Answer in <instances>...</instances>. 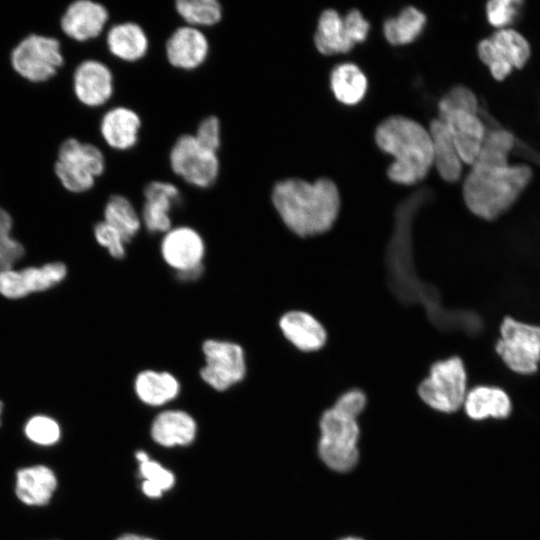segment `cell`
Instances as JSON below:
<instances>
[{
	"label": "cell",
	"instance_id": "6da1fadb",
	"mask_svg": "<svg viewBox=\"0 0 540 540\" xmlns=\"http://www.w3.org/2000/svg\"><path fill=\"white\" fill-rule=\"evenodd\" d=\"M513 134L496 129L486 134L480 152L463 183L467 208L484 220H495L509 210L533 177L526 164H510Z\"/></svg>",
	"mask_w": 540,
	"mask_h": 540
},
{
	"label": "cell",
	"instance_id": "7a4b0ae2",
	"mask_svg": "<svg viewBox=\"0 0 540 540\" xmlns=\"http://www.w3.org/2000/svg\"><path fill=\"white\" fill-rule=\"evenodd\" d=\"M271 199L285 226L303 238L330 230L340 209L338 188L328 178L312 183L300 178L281 180L273 186Z\"/></svg>",
	"mask_w": 540,
	"mask_h": 540
},
{
	"label": "cell",
	"instance_id": "3957f363",
	"mask_svg": "<svg viewBox=\"0 0 540 540\" xmlns=\"http://www.w3.org/2000/svg\"><path fill=\"white\" fill-rule=\"evenodd\" d=\"M378 147L394 162L387 175L395 183L412 185L423 180L433 165L432 142L428 129L402 115L383 120L376 128Z\"/></svg>",
	"mask_w": 540,
	"mask_h": 540
},
{
	"label": "cell",
	"instance_id": "277c9868",
	"mask_svg": "<svg viewBox=\"0 0 540 540\" xmlns=\"http://www.w3.org/2000/svg\"><path fill=\"white\" fill-rule=\"evenodd\" d=\"M105 168L106 159L99 147L68 138L58 148L54 172L67 191L84 193L94 187Z\"/></svg>",
	"mask_w": 540,
	"mask_h": 540
},
{
	"label": "cell",
	"instance_id": "5b68a950",
	"mask_svg": "<svg viewBox=\"0 0 540 540\" xmlns=\"http://www.w3.org/2000/svg\"><path fill=\"white\" fill-rule=\"evenodd\" d=\"M467 392L466 368L457 356L435 362L418 386L421 400L443 413H453L463 407Z\"/></svg>",
	"mask_w": 540,
	"mask_h": 540
},
{
	"label": "cell",
	"instance_id": "8992f818",
	"mask_svg": "<svg viewBox=\"0 0 540 540\" xmlns=\"http://www.w3.org/2000/svg\"><path fill=\"white\" fill-rule=\"evenodd\" d=\"M63 63L59 40L38 33L23 37L10 53L13 70L31 83L47 82L57 74Z\"/></svg>",
	"mask_w": 540,
	"mask_h": 540
},
{
	"label": "cell",
	"instance_id": "52a82bcc",
	"mask_svg": "<svg viewBox=\"0 0 540 540\" xmlns=\"http://www.w3.org/2000/svg\"><path fill=\"white\" fill-rule=\"evenodd\" d=\"M496 353L520 375L534 374L540 363V326L505 316L499 327Z\"/></svg>",
	"mask_w": 540,
	"mask_h": 540
},
{
	"label": "cell",
	"instance_id": "ba28073f",
	"mask_svg": "<svg viewBox=\"0 0 540 540\" xmlns=\"http://www.w3.org/2000/svg\"><path fill=\"white\" fill-rule=\"evenodd\" d=\"M169 165L184 182L200 189L214 185L220 173L217 152L203 147L193 134L176 139L169 152Z\"/></svg>",
	"mask_w": 540,
	"mask_h": 540
},
{
	"label": "cell",
	"instance_id": "9c48e42d",
	"mask_svg": "<svg viewBox=\"0 0 540 540\" xmlns=\"http://www.w3.org/2000/svg\"><path fill=\"white\" fill-rule=\"evenodd\" d=\"M204 365L201 379L216 391H225L240 383L247 374L243 347L233 341L207 339L202 344Z\"/></svg>",
	"mask_w": 540,
	"mask_h": 540
},
{
	"label": "cell",
	"instance_id": "30bf717a",
	"mask_svg": "<svg viewBox=\"0 0 540 540\" xmlns=\"http://www.w3.org/2000/svg\"><path fill=\"white\" fill-rule=\"evenodd\" d=\"M480 60L497 81L504 80L513 69H522L531 56V47L520 32L512 28L498 29L477 46Z\"/></svg>",
	"mask_w": 540,
	"mask_h": 540
},
{
	"label": "cell",
	"instance_id": "8fae6325",
	"mask_svg": "<svg viewBox=\"0 0 540 540\" xmlns=\"http://www.w3.org/2000/svg\"><path fill=\"white\" fill-rule=\"evenodd\" d=\"M438 111V118L447 127L462 163L472 165L486 137L479 112L439 104Z\"/></svg>",
	"mask_w": 540,
	"mask_h": 540
},
{
	"label": "cell",
	"instance_id": "7c38bea8",
	"mask_svg": "<svg viewBox=\"0 0 540 540\" xmlns=\"http://www.w3.org/2000/svg\"><path fill=\"white\" fill-rule=\"evenodd\" d=\"M205 252L203 237L187 225L172 226L163 234L160 243L163 261L176 274L203 267Z\"/></svg>",
	"mask_w": 540,
	"mask_h": 540
},
{
	"label": "cell",
	"instance_id": "4fadbf2b",
	"mask_svg": "<svg viewBox=\"0 0 540 540\" xmlns=\"http://www.w3.org/2000/svg\"><path fill=\"white\" fill-rule=\"evenodd\" d=\"M72 87L81 104L89 108L101 107L114 94V75L106 63L98 59H85L74 69Z\"/></svg>",
	"mask_w": 540,
	"mask_h": 540
},
{
	"label": "cell",
	"instance_id": "5bb4252c",
	"mask_svg": "<svg viewBox=\"0 0 540 540\" xmlns=\"http://www.w3.org/2000/svg\"><path fill=\"white\" fill-rule=\"evenodd\" d=\"M143 196L142 225L150 233L163 235L172 228L171 212L181 200L179 188L172 182L153 180L145 185Z\"/></svg>",
	"mask_w": 540,
	"mask_h": 540
},
{
	"label": "cell",
	"instance_id": "9a60e30c",
	"mask_svg": "<svg viewBox=\"0 0 540 540\" xmlns=\"http://www.w3.org/2000/svg\"><path fill=\"white\" fill-rule=\"evenodd\" d=\"M109 20L107 8L96 1L76 0L70 3L60 18L62 32L77 42L99 37Z\"/></svg>",
	"mask_w": 540,
	"mask_h": 540
},
{
	"label": "cell",
	"instance_id": "2e32d148",
	"mask_svg": "<svg viewBox=\"0 0 540 540\" xmlns=\"http://www.w3.org/2000/svg\"><path fill=\"white\" fill-rule=\"evenodd\" d=\"M210 44L205 33L198 28L177 27L165 42V56L169 64L180 70L192 71L205 63Z\"/></svg>",
	"mask_w": 540,
	"mask_h": 540
},
{
	"label": "cell",
	"instance_id": "e0dca14e",
	"mask_svg": "<svg viewBox=\"0 0 540 540\" xmlns=\"http://www.w3.org/2000/svg\"><path fill=\"white\" fill-rule=\"evenodd\" d=\"M142 120L140 115L127 106H115L101 117L99 131L108 147L117 151H127L139 141Z\"/></svg>",
	"mask_w": 540,
	"mask_h": 540
},
{
	"label": "cell",
	"instance_id": "ac0fdd59",
	"mask_svg": "<svg viewBox=\"0 0 540 540\" xmlns=\"http://www.w3.org/2000/svg\"><path fill=\"white\" fill-rule=\"evenodd\" d=\"M278 325L284 338L302 352L318 351L326 344V329L306 311H287L279 318Z\"/></svg>",
	"mask_w": 540,
	"mask_h": 540
},
{
	"label": "cell",
	"instance_id": "d6986e66",
	"mask_svg": "<svg viewBox=\"0 0 540 540\" xmlns=\"http://www.w3.org/2000/svg\"><path fill=\"white\" fill-rule=\"evenodd\" d=\"M105 42L109 53L116 59L135 63L149 50V38L144 28L133 21L115 23L106 31Z\"/></svg>",
	"mask_w": 540,
	"mask_h": 540
},
{
	"label": "cell",
	"instance_id": "ffe728a7",
	"mask_svg": "<svg viewBox=\"0 0 540 540\" xmlns=\"http://www.w3.org/2000/svg\"><path fill=\"white\" fill-rule=\"evenodd\" d=\"M463 407L472 420L505 419L511 414L512 401L500 387L478 385L468 390Z\"/></svg>",
	"mask_w": 540,
	"mask_h": 540
},
{
	"label": "cell",
	"instance_id": "44dd1931",
	"mask_svg": "<svg viewBox=\"0 0 540 540\" xmlns=\"http://www.w3.org/2000/svg\"><path fill=\"white\" fill-rule=\"evenodd\" d=\"M133 387L138 399L148 406H163L180 393L177 377L169 371L144 369L135 376Z\"/></svg>",
	"mask_w": 540,
	"mask_h": 540
},
{
	"label": "cell",
	"instance_id": "7402d4cb",
	"mask_svg": "<svg viewBox=\"0 0 540 540\" xmlns=\"http://www.w3.org/2000/svg\"><path fill=\"white\" fill-rule=\"evenodd\" d=\"M428 131L433 165L439 176L447 182L458 181L462 174V161L447 127L439 118H435L431 120Z\"/></svg>",
	"mask_w": 540,
	"mask_h": 540
},
{
	"label": "cell",
	"instance_id": "603a6c76",
	"mask_svg": "<svg viewBox=\"0 0 540 540\" xmlns=\"http://www.w3.org/2000/svg\"><path fill=\"white\" fill-rule=\"evenodd\" d=\"M196 434L194 418L182 410H165L152 422L151 436L160 445L171 447L191 443Z\"/></svg>",
	"mask_w": 540,
	"mask_h": 540
},
{
	"label": "cell",
	"instance_id": "cb8c5ba5",
	"mask_svg": "<svg viewBox=\"0 0 540 540\" xmlns=\"http://www.w3.org/2000/svg\"><path fill=\"white\" fill-rule=\"evenodd\" d=\"M57 486V480L48 467L37 465L17 472L16 494L27 505H45Z\"/></svg>",
	"mask_w": 540,
	"mask_h": 540
},
{
	"label": "cell",
	"instance_id": "d4e9b609",
	"mask_svg": "<svg viewBox=\"0 0 540 540\" xmlns=\"http://www.w3.org/2000/svg\"><path fill=\"white\" fill-rule=\"evenodd\" d=\"M314 44L324 55L346 53L355 45L344 18L334 9H326L321 13L314 35Z\"/></svg>",
	"mask_w": 540,
	"mask_h": 540
},
{
	"label": "cell",
	"instance_id": "484cf974",
	"mask_svg": "<svg viewBox=\"0 0 540 540\" xmlns=\"http://www.w3.org/2000/svg\"><path fill=\"white\" fill-rule=\"evenodd\" d=\"M320 441L345 447H357L360 428L357 418L343 413L334 406L320 418Z\"/></svg>",
	"mask_w": 540,
	"mask_h": 540
},
{
	"label": "cell",
	"instance_id": "4316f807",
	"mask_svg": "<svg viewBox=\"0 0 540 540\" xmlns=\"http://www.w3.org/2000/svg\"><path fill=\"white\" fill-rule=\"evenodd\" d=\"M330 85L339 102L345 105H355L364 98L368 81L360 67L347 62L337 65L332 70Z\"/></svg>",
	"mask_w": 540,
	"mask_h": 540
},
{
	"label": "cell",
	"instance_id": "83f0119b",
	"mask_svg": "<svg viewBox=\"0 0 540 540\" xmlns=\"http://www.w3.org/2000/svg\"><path fill=\"white\" fill-rule=\"evenodd\" d=\"M103 214V221L117 230L127 243L143 226L140 213L131 200L121 194H114L107 200Z\"/></svg>",
	"mask_w": 540,
	"mask_h": 540
},
{
	"label": "cell",
	"instance_id": "f1b7e54d",
	"mask_svg": "<svg viewBox=\"0 0 540 540\" xmlns=\"http://www.w3.org/2000/svg\"><path fill=\"white\" fill-rule=\"evenodd\" d=\"M425 23V14L413 6H408L398 16L385 20L384 36L393 45L409 44L421 34Z\"/></svg>",
	"mask_w": 540,
	"mask_h": 540
},
{
	"label": "cell",
	"instance_id": "f546056e",
	"mask_svg": "<svg viewBox=\"0 0 540 540\" xmlns=\"http://www.w3.org/2000/svg\"><path fill=\"white\" fill-rule=\"evenodd\" d=\"M175 10L185 25L201 30L217 25L223 17V7L217 0H177Z\"/></svg>",
	"mask_w": 540,
	"mask_h": 540
},
{
	"label": "cell",
	"instance_id": "4dcf8cb0",
	"mask_svg": "<svg viewBox=\"0 0 540 540\" xmlns=\"http://www.w3.org/2000/svg\"><path fill=\"white\" fill-rule=\"evenodd\" d=\"M19 273L23 288L28 295L48 290L60 283L66 277L67 268L61 262H52L42 267H27Z\"/></svg>",
	"mask_w": 540,
	"mask_h": 540
},
{
	"label": "cell",
	"instance_id": "1f68e13d",
	"mask_svg": "<svg viewBox=\"0 0 540 540\" xmlns=\"http://www.w3.org/2000/svg\"><path fill=\"white\" fill-rule=\"evenodd\" d=\"M140 462V474L143 477L142 491L148 497H160L174 484V475L162 465L151 461L144 451L136 454Z\"/></svg>",
	"mask_w": 540,
	"mask_h": 540
},
{
	"label": "cell",
	"instance_id": "d6a6232c",
	"mask_svg": "<svg viewBox=\"0 0 540 540\" xmlns=\"http://www.w3.org/2000/svg\"><path fill=\"white\" fill-rule=\"evenodd\" d=\"M318 452L326 466L336 472H348L359 460L358 447H344L319 441Z\"/></svg>",
	"mask_w": 540,
	"mask_h": 540
},
{
	"label": "cell",
	"instance_id": "836d02e7",
	"mask_svg": "<svg viewBox=\"0 0 540 540\" xmlns=\"http://www.w3.org/2000/svg\"><path fill=\"white\" fill-rule=\"evenodd\" d=\"M26 436L40 445H52L60 437V429L55 420L50 417L37 415L32 417L25 426Z\"/></svg>",
	"mask_w": 540,
	"mask_h": 540
},
{
	"label": "cell",
	"instance_id": "e575fe53",
	"mask_svg": "<svg viewBox=\"0 0 540 540\" xmlns=\"http://www.w3.org/2000/svg\"><path fill=\"white\" fill-rule=\"evenodd\" d=\"M93 234L97 243L104 247L109 255L115 259H122L126 255L127 242L121 234L105 221L94 225Z\"/></svg>",
	"mask_w": 540,
	"mask_h": 540
},
{
	"label": "cell",
	"instance_id": "d590c367",
	"mask_svg": "<svg viewBox=\"0 0 540 540\" xmlns=\"http://www.w3.org/2000/svg\"><path fill=\"white\" fill-rule=\"evenodd\" d=\"M196 140L205 148L218 152L221 146V122L215 115L203 118L193 134Z\"/></svg>",
	"mask_w": 540,
	"mask_h": 540
},
{
	"label": "cell",
	"instance_id": "8d00e7d4",
	"mask_svg": "<svg viewBox=\"0 0 540 540\" xmlns=\"http://www.w3.org/2000/svg\"><path fill=\"white\" fill-rule=\"evenodd\" d=\"M519 1L492 0L486 4L488 22L498 29L508 26L516 15V5Z\"/></svg>",
	"mask_w": 540,
	"mask_h": 540
},
{
	"label": "cell",
	"instance_id": "74e56055",
	"mask_svg": "<svg viewBox=\"0 0 540 540\" xmlns=\"http://www.w3.org/2000/svg\"><path fill=\"white\" fill-rule=\"evenodd\" d=\"M439 105L479 112L478 99L473 91L465 86L451 88L439 101Z\"/></svg>",
	"mask_w": 540,
	"mask_h": 540
},
{
	"label": "cell",
	"instance_id": "f35d334b",
	"mask_svg": "<svg viewBox=\"0 0 540 540\" xmlns=\"http://www.w3.org/2000/svg\"><path fill=\"white\" fill-rule=\"evenodd\" d=\"M366 395L360 389H351L343 393L333 405L338 410L357 418L365 409Z\"/></svg>",
	"mask_w": 540,
	"mask_h": 540
},
{
	"label": "cell",
	"instance_id": "ab89813d",
	"mask_svg": "<svg viewBox=\"0 0 540 540\" xmlns=\"http://www.w3.org/2000/svg\"><path fill=\"white\" fill-rule=\"evenodd\" d=\"M24 247L10 235L0 238V273L12 269L13 264L22 258Z\"/></svg>",
	"mask_w": 540,
	"mask_h": 540
},
{
	"label": "cell",
	"instance_id": "60d3db41",
	"mask_svg": "<svg viewBox=\"0 0 540 540\" xmlns=\"http://www.w3.org/2000/svg\"><path fill=\"white\" fill-rule=\"evenodd\" d=\"M0 294L8 299H19L27 296L19 271L9 269L0 273Z\"/></svg>",
	"mask_w": 540,
	"mask_h": 540
},
{
	"label": "cell",
	"instance_id": "b9f144b4",
	"mask_svg": "<svg viewBox=\"0 0 540 540\" xmlns=\"http://www.w3.org/2000/svg\"><path fill=\"white\" fill-rule=\"evenodd\" d=\"M343 18L350 37L355 44L366 40L370 24L359 10L352 9Z\"/></svg>",
	"mask_w": 540,
	"mask_h": 540
},
{
	"label": "cell",
	"instance_id": "7bdbcfd3",
	"mask_svg": "<svg viewBox=\"0 0 540 540\" xmlns=\"http://www.w3.org/2000/svg\"><path fill=\"white\" fill-rule=\"evenodd\" d=\"M13 220L11 215L4 208L0 207V238L10 235Z\"/></svg>",
	"mask_w": 540,
	"mask_h": 540
},
{
	"label": "cell",
	"instance_id": "ee69618b",
	"mask_svg": "<svg viewBox=\"0 0 540 540\" xmlns=\"http://www.w3.org/2000/svg\"><path fill=\"white\" fill-rule=\"evenodd\" d=\"M117 540H154V539L149 538V537L135 535V534H126L119 537Z\"/></svg>",
	"mask_w": 540,
	"mask_h": 540
},
{
	"label": "cell",
	"instance_id": "f6af8a7d",
	"mask_svg": "<svg viewBox=\"0 0 540 540\" xmlns=\"http://www.w3.org/2000/svg\"><path fill=\"white\" fill-rule=\"evenodd\" d=\"M341 540H363V539H360V538H357V537H346V538H343Z\"/></svg>",
	"mask_w": 540,
	"mask_h": 540
},
{
	"label": "cell",
	"instance_id": "bcb514c9",
	"mask_svg": "<svg viewBox=\"0 0 540 540\" xmlns=\"http://www.w3.org/2000/svg\"><path fill=\"white\" fill-rule=\"evenodd\" d=\"M2 409H3V403H2L1 400H0V415H1V413H2Z\"/></svg>",
	"mask_w": 540,
	"mask_h": 540
}]
</instances>
